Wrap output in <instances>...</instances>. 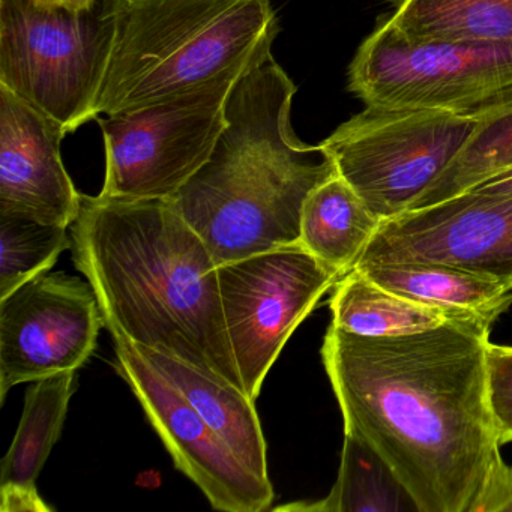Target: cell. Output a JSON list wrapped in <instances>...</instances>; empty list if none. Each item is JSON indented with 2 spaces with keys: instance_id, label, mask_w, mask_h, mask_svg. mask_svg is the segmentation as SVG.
I'll use <instances>...</instances> for the list:
<instances>
[{
  "instance_id": "19",
  "label": "cell",
  "mask_w": 512,
  "mask_h": 512,
  "mask_svg": "<svg viewBox=\"0 0 512 512\" xmlns=\"http://www.w3.org/2000/svg\"><path fill=\"white\" fill-rule=\"evenodd\" d=\"M286 511L316 512H419L382 455L358 434L344 431L340 472L331 493L313 503L281 506Z\"/></svg>"
},
{
  "instance_id": "25",
  "label": "cell",
  "mask_w": 512,
  "mask_h": 512,
  "mask_svg": "<svg viewBox=\"0 0 512 512\" xmlns=\"http://www.w3.org/2000/svg\"><path fill=\"white\" fill-rule=\"evenodd\" d=\"M473 188L490 191V193L512 194V170L511 172L496 176V178L490 179V181L482 182V184L476 185Z\"/></svg>"
},
{
  "instance_id": "20",
  "label": "cell",
  "mask_w": 512,
  "mask_h": 512,
  "mask_svg": "<svg viewBox=\"0 0 512 512\" xmlns=\"http://www.w3.org/2000/svg\"><path fill=\"white\" fill-rule=\"evenodd\" d=\"M74 379L76 371H62L29 388L19 428L2 460L0 485L37 488L38 475L61 436Z\"/></svg>"
},
{
  "instance_id": "10",
  "label": "cell",
  "mask_w": 512,
  "mask_h": 512,
  "mask_svg": "<svg viewBox=\"0 0 512 512\" xmlns=\"http://www.w3.org/2000/svg\"><path fill=\"white\" fill-rule=\"evenodd\" d=\"M101 328L91 284L64 272L38 275L0 299V403L14 386L79 370Z\"/></svg>"
},
{
  "instance_id": "17",
  "label": "cell",
  "mask_w": 512,
  "mask_h": 512,
  "mask_svg": "<svg viewBox=\"0 0 512 512\" xmlns=\"http://www.w3.org/2000/svg\"><path fill=\"white\" fill-rule=\"evenodd\" d=\"M329 307L332 325L365 337L416 334L452 320L479 316L466 311H446L404 298L377 286L358 269L335 284Z\"/></svg>"
},
{
  "instance_id": "3",
  "label": "cell",
  "mask_w": 512,
  "mask_h": 512,
  "mask_svg": "<svg viewBox=\"0 0 512 512\" xmlns=\"http://www.w3.org/2000/svg\"><path fill=\"white\" fill-rule=\"evenodd\" d=\"M296 91L271 49L257 56L230 91L211 158L170 199L218 266L299 245L305 200L337 175L320 145L293 131Z\"/></svg>"
},
{
  "instance_id": "8",
  "label": "cell",
  "mask_w": 512,
  "mask_h": 512,
  "mask_svg": "<svg viewBox=\"0 0 512 512\" xmlns=\"http://www.w3.org/2000/svg\"><path fill=\"white\" fill-rule=\"evenodd\" d=\"M478 118L368 107L319 143L338 175L382 221L403 214L460 154Z\"/></svg>"
},
{
  "instance_id": "16",
  "label": "cell",
  "mask_w": 512,
  "mask_h": 512,
  "mask_svg": "<svg viewBox=\"0 0 512 512\" xmlns=\"http://www.w3.org/2000/svg\"><path fill=\"white\" fill-rule=\"evenodd\" d=\"M359 272L377 286L446 311H466L496 320L512 304V290L463 269L434 263H365Z\"/></svg>"
},
{
  "instance_id": "18",
  "label": "cell",
  "mask_w": 512,
  "mask_h": 512,
  "mask_svg": "<svg viewBox=\"0 0 512 512\" xmlns=\"http://www.w3.org/2000/svg\"><path fill=\"white\" fill-rule=\"evenodd\" d=\"M388 20L410 40L512 41V0H394Z\"/></svg>"
},
{
  "instance_id": "21",
  "label": "cell",
  "mask_w": 512,
  "mask_h": 512,
  "mask_svg": "<svg viewBox=\"0 0 512 512\" xmlns=\"http://www.w3.org/2000/svg\"><path fill=\"white\" fill-rule=\"evenodd\" d=\"M511 170L512 101L478 118L460 154L407 211L436 205Z\"/></svg>"
},
{
  "instance_id": "6",
  "label": "cell",
  "mask_w": 512,
  "mask_h": 512,
  "mask_svg": "<svg viewBox=\"0 0 512 512\" xmlns=\"http://www.w3.org/2000/svg\"><path fill=\"white\" fill-rule=\"evenodd\" d=\"M347 79L368 107L481 118L512 101V41L410 40L386 19L359 46Z\"/></svg>"
},
{
  "instance_id": "15",
  "label": "cell",
  "mask_w": 512,
  "mask_h": 512,
  "mask_svg": "<svg viewBox=\"0 0 512 512\" xmlns=\"http://www.w3.org/2000/svg\"><path fill=\"white\" fill-rule=\"evenodd\" d=\"M380 224L382 220L337 173L305 200L299 244L343 278L356 268Z\"/></svg>"
},
{
  "instance_id": "26",
  "label": "cell",
  "mask_w": 512,
  "mask_h": 512,
  "mask_svg": "<svg viewBox=\"0 0 512 512\" xmlns=\"http://www.w3.org/2000/svg\"><path fill=\"white\" fill-rule=\"evenodd\" d=\"M500 512H512V493L509 494L508 499H506L505 503H503Z\"/></svg>"
},
{
  "instance_id": "4",
  "label": "cell",
  "mask_w": 512,
  "mask_h": 512,
  "mask_svg": "<svg viewBox=\"0 0 512 512\" xmlns=\"http://www.w3.org/2000/svg\"><path fill=\"white\" fill-rule=\"evenodd\" d=\"M277 35L271 0H124L95 121L209 82Z\"/></svg>"
},
{
  "instance_id": "23",
  "label": "cell",
  "mask_w": 512,
  "mask_h": 512,
  "mask_svg": "<svg viewBox=\"0 0 512 512\" xmlns=\"http://www.w3.org/2000/svg\"><path fill=\"white\" fill-rule=\"evenodd\" d=\"M488 398L500 443L512 442V347L487 350Z\"/></svg>"
},
{
  "instance_id": "9",
  "label": "cell",
  "mask_w": 512,
  "mask_h": 512,
  "mask_svg": "<svg viewBox=\"0 0 512 512\" xmlns=\"http://www.w3.org/2000/svg\"><path fill=\"white\" fill-rule=\"evenodd\" d=\"M340 280L301 244L218 266L224 322L251 400L295 329Z\"/></svg>"
},
{
  "instance_id": "22",
  "label": "cell",
  "mask_w": 512,
  "mask_h": 512,
  "mask_svg": "<svg viewBox=\"0 0 512 512\" xmlns=\"http://www.w3.org/2000/svg\"><path fill=\"white\" fill-rule=\"evenodd\" d=\"M68 227L0 214V299L46 274L71 248Z\"/></svg>"
},
{
  "instance_id": "1",
  "label": "cell",
  "mask_w": 512,
  "mask_h": 512,
  "mask_svg": "<svg viewBox=\"0 0 512 512\" xmlns=\"http://www.w3.org/2000/svg\"><path fill=\"white\" fill-rule=\"evenodd\" d=\"M496 320L475 316L394 337L329 326L322 359L344 419L391 466L419 512H500L512 467L488 398Z\"/></svg>"
},
{
  "instance_id": "12",
  "label": "cell",
  "mask_w": 512,
  "mask_h": 512,
  "mask_svg": "<svg viewBox=\"0 0 512 512\" xmlns=\"http://www.w3.org/2000/svg\"><path fill=\"white\" fill-rule=\"evenodd\" d=\"M115 367L139 400L175 466L224 512H262L274 502L271 481L254 475L173 383L131 341L112 335Z\"/></svg>"
},
{
  "instance_id": "13",
  "label": "cell",
  "mask_w": 512,
  "mask_h": 512,
  "mask_svg": "<svg viewBox=\"0 0 512 512\" xmlns=\"http://www.w3.org/2000/svg\"><path fill=\"white\" fill-rule=\"evenodd\" d=\"M64 125L0 85V214L73 226L82 209L62 160Z\"/></svg>"
},
{
  "instance_id": "11",
  "label": "cell",
  "mask_w": 512,
  "mask_h": 512,
  "mask_svg": "<svg viewBox=\"0 0 512 512\" xmlns=\"http://www.w3.org/2000/svg\"><path fill=\"white\" fill-rule=\"evenodd\" d=\"M434 263L512 290V194L472 190L382 221L358 265Z\"/></svg>"
},
{
  "instance_id": "14",
  "label": "cell",
  "mask_w": 512,
  "mask_h": 512,
  "mask_svg": "<svg viewBox=\"0 0 512 512\" xmlns=\"http://www.w3.org/2000/svg\"><path fill=\"white\" fill-rule=\"evenodd\" d=\"M134 346L190 401L239 460L254 475L269 481L266 440L254 400L236 386L212 379L188 362Z\"/></svg>"
},
{
  "instance_id": "2",
  "label": "cell",
  "mask_w": 512,
  "mask_h": 512,
  "mask_svg": "<svg viewBox=\"0 0 512 512\" xmlns=\"http://www.w3.org/2000/svg\"><path fill=\"white\" fill-rule=\"evenodd\" d=\"M70 229L74 265L94 289L110 334L244 391L218 265L170 200L83 196Z\"/></svg>"
},
{
  "instance_id": "5",
  "label": "cell",
  "mask_w": 512,
  "mask_h": 512,
  "mask_svg": "<svg viewBox=\"0 0 512 512\" xmlns=\"http://www.w3.org/2000/svg\"><path fill=\"white\" fill-rule=\"evenodd\" d=\"M124 0H0V85L64 125L95 121Z\"/></svg>"
},
{
  "instance_id": "24",
  "label": "cell",
  "mask_w": 512,
  "mask_h": 512,
  "mask_svg": "<svg viewBox=\"0 0 512 512\" xmlns=\"http://www.w3.org/2000/svg\"><path fill=\"white\" fill-rule=\"evenodd\" d=\"M2 512H49V505L41 499L37 488L19 487V485H0Z\"/></svg>"
},
{
  "instance_id": "7",
  "label": "cell",
  "mask_w": 512,
  "mask_h": 512,
  "mask_svg": "<svg viewBox=\"0 0 512 512\" xmlns=\"http://www.w3.org/2000/svg\"><path fill=\"white\" fill-rule=\"evenodd\" d=\"M259 55L182 94L97 118L106 152L100 196L173 199L211 158L227 127L230 91Z\"/></svg>"
}]
</instances>
